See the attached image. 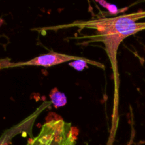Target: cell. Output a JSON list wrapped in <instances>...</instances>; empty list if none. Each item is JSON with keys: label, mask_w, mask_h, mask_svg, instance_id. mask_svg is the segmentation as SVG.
<instances>
[{"label": "cell", "mask_w": 145, "mask_h": 145, "mask_svg": "<svg viewBox=\"0 0 145 145\" xmlns=\"http://www.w3.org/2000/svg\"><path fill=\"white\" fill-rule=\"evenodd\" d=\"M93 29L98 38H108L120 45L127 37L145 30V11L124 14L111 18H100L89 21H76L69 24L34 28V31H57L63 28Z\"/></svg>", "instance_id": "6da1fadb"}, {"label": "cell", "mask_w": 145, "mask_h": 145, "mask_svg": "<svg viewBox=\"0 0 145 145\" xmlns=\"http://www.w3.org/2000/svg\"><path fill=\"white\" fill-rule=\"evenodd\" d=\"M76 128L63 119H52L42 125L39 133L25 145H76Z\"/></svg>", "instance_id": "7a4b0ae2"}, {"label": "cell", "mask_w": 145, "mask_h": 145, "mask_svg": "<svg viewBox=\"0 0 145 145\" xmlns=\"http://www.w3.org/2000/svg\"><path fill=\"white\" fill-rule=\"evenodd\" d=\"M83 57L74 56V55H66L59 52H50L48 53L40 55L35 58L25 61V62H8L4 66V67H19L25 66H39L44 67L45 68L55 65L63 64L65 62H71L72 61L78 59H84Z\"/></svg>", "instance_id": "3957f363"}, {"label": "cell", "mask_w": 145, "mask_h": 145, "mask_svg": "<svg viewBox=\"0 0 145 145\" xmlns=\"http://www.w3.org/2000/svg\"><path fill=\"white\" fill-rule=\"evenodd\" d=\"M50 97L52 103L56 108L64 106L67 103V98L65 95L58 91L57 89L56 91H52Z\"/></svg>", "instance_id": "277c9868"}, {"label": "cell", "mask_w": 145, "mask_h": 145, "mask_svg": "<svg viewBox=\"0 0 145 145\" xmlns=\"http://www.w3.org/2000/svg\"><path fill=\"white\" fill-rule=\"evenodd\" d=\"M97 2L99 4H101L102 7L106 8L111 14H117L118 12H123V11H125L127 8H122V9H118L116 5H114V4H110L109 3L106 2V1H103V0H101V1H97Z\"/></svg>", "instance_id": "5b68a950"}, {"label": "cell", "mask_w": 145, "mask_h": 145, "mask_svg": "<svg viewBox=\"0 0 145 145\" xmlns=\"http://www.w3.org/2000/svg\"><path fill=\"white\" fill-rule=\"evenodd\" d=\"M14 130H8L4 133L3 135L0 137V145H8V143L11 141V138L14 137Z\"/></svg>", "instance_id": "8992f818"}]
</instances>
